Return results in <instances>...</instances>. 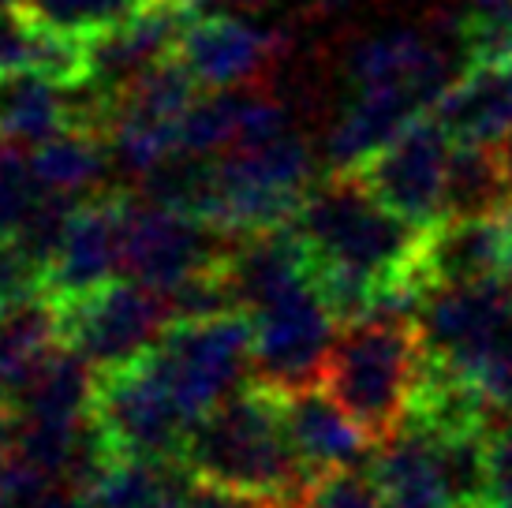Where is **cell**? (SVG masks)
Returning <instances> with one entry per match:
<instances>
[{
	"mask_svg": "<svg viewBox=\"0 0 512 508\" xmlns=\"http://www.w3.org/2000/svg\"><path fill=\"white\" fill-rule=\"evenodd\" d=\"M292 228L311 254L322 296L344 325L370 318L389 288L423 284L415 266L427 228L385 210L356 172H333L311 184Z\"/></svg>",
	"mask_w": 512,
	"mask_h": 508,
	"instance_id": "6da1fadb",
	"label": "cell"
},
{
	"mask_svg": "<svg viewBox=\"0 0 512 508\" xmlns=\"http://www.w3.org/2000/svg\"><path fill=\"white\" fill-rule=\"evenodd\" d=\"M180 460L199 479L270 497L288 508H299L314 482L288 441L281 396L262 381H247L195 419Z\"/></svg>",
	"mask_w": 512,
	"mask_h": 508,
	"instance_id": "7a4b0ae2",
	"label": "cell"
},
{
	"mask_svg": "<svg viewBox=\"0 0 512 508\" xmlns=\"http://www.w3.org/2000/svg\"><path fill=\"white\" fill-rule=\"evenodd\" d=\"M419 370L423 344L412 318H363L337 333L326 355L322 389L378 445L408 419Z\"/></svg>",
	"mask_w": 512,
	"mask_h": 508,
	"instance_id": "3957f363",
	"label": "cell"
},
{
	"mask_svg": "<svg viewBox=\"0 0 512 508\" xmlns=\"http://www.w3.org/2000/svg\"><path fill=\"white\" fill-rule=\"evenodd\" d=\"M311 176V150L292 131L232 146L210 157V187L199 217L232 240L292 225L314 184Z\"/></svg>",
	"mask_w": 512,
	"mask_h": 508,
	"instance_id": "277c9868",
	"label": "cell"
},
{
	"mask_svg": "<svg viewBox=\"0 0 512 508\" xmlns=\"http://www.w3.org/2000/svg\"><path fill=\"white\" fill-rule=\"evenodd\" d=\"M146 359L195 423L225 396L243 389L247 378H255L251 318L228 311L199 322H172Z\"/></svg>",
	"mask_w": 512,
	"mask_h": 508,
	"instance_id": "5b68a950",
	"label": "cell"
},
{
	"mask_svg": "<svg viewBox=\"0 0 512 508\" xmlns=\"http://www.w3.org/2000/svg\"><path fill=\"white\" fill-rule=\"evenodd\" d=\"M247 318H251V348H255V381L273 389L322 385L326 355L337 340L333 325L341 318L322 296L314 269L266 296L247 311Z\"/></svg>",
	"mask_w": 512,
	"mask_h": 508,
	"instance_id": "8992f818",
	"label": "cell"
},
{
	"mask_svg": "<svg viewBox=\"0 0 512 508\" xmlns=\"http://www.w3.org/2000/svg\"><path fill=\"white\" fill-rule=\"evenodd\" d=\"M49 303L57 311L60 344L83 355L94 370L124 367L146 355L172 325L169 299L131 277Z\"/></svg>",
	"mask_w": 512,
	"mask_h": 508,
	"instance_id": "52a82bcc",
	"label": "cell"
},
{
	"mask_svg": "<svg viewBox=\"0 0 512 508\" xmlns=\"http://www.w3.org/2000/svg\"><path fill=\"white\" fill-rule=\"evenodd\" d=\"M415 333L430 367L468 385L479 359L512 333V277L427 288L415 307Z\"/></svg>",
	"mask_w": 512,
	"mask_h": 508,
	"instance_id": "ba28073f",
	"label": "cell"
},
{
	"mask_svg": "<svg viewBox=\"0 0 512 508\" xmlns=\"http://www.w3.org/2000/svg\"><path fill=\"white\" fill-rule=\"evenodd\" d=\"M94 423L101 426L116 456L143 460H180L191 430V419L176 404L169 385L157 378L146 355L124 367L98 370Z\"/></svg>",
	"mask_w": 512,
	"mask_h": 508,
	"instance_id": "9c48e42d",
	"label": "cell"
},
{
	"mask_svg": "<svg viewBox=\"0 0 512 508\" xmlns=\"http://www.w3.org/2000/svg\"><path fill=\"white\" fill-rule=\"evenodd\" d=\"M232 236L195 213L172 210L150 198H128L124 217V277L169 296L172 288L214 269Z\"/></svg>",
	"mask_w": 512,
	"mask_h": 508,
	"instance_id": "30bf717a",
	"label": "cell"
},
{
	"mask_svg": "<svg viewBox=\"0 0 512 508\" xmlns=\"http://www.w3.org/2000/svg\"><path fill=\"white\" fill-rule=\"evenodd\" d=\"M453 139L430 116H415L397 139L363 161L356 176L385 210L400 213L419 228L445 221V172Z\"/></svg>",
	"mask_w": 512,
	"mask_h": 508,
	"instance_id": "8fae6325",
	"label": "cell"
},
{
	"mask_svg": "<svg viewBox=\"0 0 512 508\" xmlns=\"http://www.w3.org/2000/svg\"><path fill=\"white\" fill-rule=\"evenodd\" d=\"M124 217L128 195L101 191L83 198L68 217L57 254L42 273L45 296L68 299L116 281V273H124Z\"/></svg>",
	"mask_w": 512,
	"mask_h": 508,
	"instance_id": "7c38bea8",
	"label": "cell"
},
{
	"mask_svg": "<svg viewBox=\"0 0 512 508\" xmlns=\"http://www.w3.org/2000/svg\"><path fill=\"white\" fill-rule=\"evenodd\" d=\"M191 8L184 0H146L139 12L124 19L120 27L94 34L86 42L90 53V83H98L109 94H120L128 83H135L143 71L161 64L176 53V45L191 27Z\"/></svg>",
	"mask_w": 512,
	"mask_h": 508,
	"instance_id": "4fadbf2b",
	"label": "cell"
},
{
	"mask_svg": "<svg viewBox=\"0 0 512 508\" xmlns=\"http://www.w3.org/2000/svg\"><path fill=\"white\" fill-rule=\"evenodd\" d=\"M277 53H281L277 30L255 27L232 12L191 19V27L176 45L180 64L195 75V83L210 86V90L247 86L270 68Z\"/></svg>",
	"mask_w": 512,
	"mask_h": 508,
	"instance_id": "5bb4252c",
	"label": "cell"
},
{
	"mask_svg": "<svg viewBox=\"0 0 512 508\" xmlns=\"http://www.w3.org/2000/svg\"><path fill=\"white\" fill-rule=\"evenodd\" d=\"M419 281L434 284H468L486 277H512V240L498 213L490 217H460L427 228L419 251Z\"/></svg>",
	"mask_w": 512,
	"mask_h": 508,
	"instance_id": "9a60e30c",
	"label": "cell"
},
{
	"mask_svg": "<svg viewBox=\"0 0 512 508\" xmlns=\"http://www.w3.org/2000/svg\"><path fill=\"white\" fill-rule=\"evenodd\" d=\"M281 396V415H285V430L296 456L314 479L326 471H341V467H356L363 460L367 445V430L348 415V411L322 389V385H307V389H277Z\"/></svg>",
	"mask_w": 512,
	"mask_h": 508,
	"instance_id": "2e32d148",
	"label": "cell"
},
{
	"mask_svg": "<svg viewBox=\"0 0 512 508\" xmlns=\"http://www.w3.org/2000/svg\"><path fill=\"white\" fill-rule=\"evenodd\" d=\"M427 116L453 142L501 146L512 135V60L471 64Z\"/></svg>",
	"mask_w": 512,
	"mask_h": 508,
	"instance_id": "e0dca14e",
	"label": "cell"
},
{
	"mask_svg": "<svg viewBox=\"0 0 512 508\" xmlns=\"http://www.w3.org/2000/svg\"><path fill=\"white\" fill-rule=\"evenodd\" d=\"M415 116H423V105L412 94L356 90V98L348 101V109L326 139L329 172H356L363 161H370L382 146L397 139Z\"/></svg>",
	"mask_w": 512,
	"mask_h": 508,
	"instance_id": "ac0fdd59",
	"label": "cell"
},
{
	"mask_svg": "<svg viewBox=\"0 0 512 508\" xmlns=\"http://www.w3.org/2000/svg\"><path fill=\"white\" fill-rule=\"evenodd\" d=\"M370 475L382 486L389 508H449L434 460V441L423 426L404 423L397 434L378 441Z\"/></svg>",
	"mask_w": 512,
	"mask_h": 508,
	"instance_id": "d6986e66",
	"label": "cell"
},
{
	"mask_svg": "<svg viewBox=\"0 0 512 508\" xmlns=\"http://www.w3.org/2000/svg\"><path fill=\"white\" fill-rule=\"evenodd\" d=\"M72 124L68 86L45 79L38 71L0 75V142L34 150Z\"/></svg>",
	"mask_w": 512,
	"mask_h": 508,
	"instance_id": "ffe728a7",
	"label": "cell"
},
{
	"mask_svg": "<svg viewBox=\"0 0 512 508\" xmlns=\"http://www.w3.org/2000/svg\"><path fill=\"white\" fill-rule=\"evenodd\" d=\"M195 471L184 460L116 456L90 490L94 508H180Z\"/></svg>",
	"mask_w": 512,
	"mask_h": 508,
	"instance_id": "44dd1931",
	"label": "cell"
},
{
	"mask_svg": "<svg viewBox=\"0 0 512 508\" xmlns=\"http://www.w3.org/2000/svg\"><path fill=\"white\" fill-rule=\"evenodd\" d=\"M30 169L34 180L53 195H101V180L109 172V142L94 131L64 127L30 150Z\"/></svg>",
	"mask_w": 512,
	"mask_h": 508,
	"instance_id": "7402d4cb",
	"label": "cell"
},
{
	"mask_svg": "<svg viewBox=\"0 0 512 508\" xmlns=\"http://www.w3.org/2000/svg\"><path fill=\"white\" fill-rule=\"evenodd\" d=\"M512 198L501 146L453 142L449 172H445V221L460 217H490Z\"/></svg>",
	"mask_w": 512,
	"mask_h": 508,
	"instance_id": "603a6c76",
	"label": "cell"
},
{
	"mask_svg": "<svg viewBox=\"0 0 512 508\" xmlns=\"http://www.w3.org/2000/svg\"><path fill=\"white\" fill-rule=\"evenodd\" d=\"M15 4L42 27L75 38H94L131 19L146 0H15Z\"/></svg>",
	"mask_w": 512,
	"mask_h": 508,
	"instance_id": "cb8c5ba5",
	"label": "cell"
},
{
	"mask_svg": "<svg viewBox=\"0 0 512 508\" xmlns=\"http://www.w3.org/2000/svg\"><path fill=\"white\" fill-rule=\"evenodd\" d=\"M449 23L460 30L471 64L512 60V0H453Z\"/></svg>",
	"mask_w": 512,
	"mask_h": 508,
	"instance_id": "d4e9b609",
	"label": "cell"
},
{
	"mask_svg": "<svg viewBox=\"0 0 512 508\" xmlns=\"http://www.w3.org/2000/svg\"><path fill=\"white\" fill-rule=\"evenodd\" d=\"M42 191L30 169V154H23V146L0 142V240H12L19 232Z\"/></svg>",
	"mask_w": 512,
	"mask_h": 508,
	"instance_id": "484cf974",
	"label": "cell"
},
{
	"mask_svg": "<svg viewBox=\"0 0 512 508\" xmlns=\"http://www.w3.org/2000/svg\"><path fill=\"white\" fill-rule=\"evenodd\" d=\"M299 508H389L385 505L382 486L374 482V475L356 471V467H341V471H326L311 482L307 497L299 501Z\"/></svg>",
	"mask_w": 512,
	"mask_h": 508,
	"instance_id": "4316f807",
	"label": "cell"
},
{
	"mask_svg": "<svg viewBox=\"0 0 512 508\" xmlns=\"http://www.w3.org/2000/svg\"><path fill=\"white\" fill-rule=\"evenodd\" d=\"M42 296V266L15 240H0V318Z\"/></svg>",
	"mask_w": 512,
	"mask_h": 508,
	"instance_id": "83f0119b",
	"label": "cell"
},
{
	"mask_svg": "<svg viewBox=\"0 0 512 508\" xmlns=\"http://www.w3.org/2000/svg\"><path fill=\"white\" fill-rule=\"evenodd\" d=\"M486 456H490V508H512V411L486 415Z\"/></svg>",
	"mask_w": 512,
	"mask_h": 508,
	"instance_id": "f1b7e54d",
	"label": "cell"
},
{
	"mask_svg": "<svg viewBox=\"0 0 512 508\" xmlns=\"http://www.w3.org/2000/svg\"><path fill=\"white\" fill-rule=\"evenodd\" d=\"M15 508H94L90 494H83L72 482H42L38 490H30Z\"/></svg>",
	"mask_w": 512,
	"mask_h": 508,
	"instance_id": "f546056e",
	"label": "cell"
},
{
	"mask_svg": "<svg viewBox=\"0 0 512 508\" xmlns=\"http://www.w3.org/2000/svg\"><path fill=\"white\" fill-rule=\"evenodd\" d=\"M501 161H505V176H509V187H512V135L501 142Z\"/></svg>",
	"mask_w": 512,
	"mask_h": 508,
	"instance_id": "4dcf8cb0",
	"label": "cell"
},
{
	"mask_svg": "<svg viewBox=\"0 0 512 508\" xmlns=\"http://www.w3.org/2000/svg\"><path fill=\"white\" fill-rule=\"evenodd\" d=\"M232 4H258V0H232Z\"/></svg>",
	"mask_w": 512,
	"mask_h": 508,
	"instance_id": "1f68e13d",
	"label": "cell"
}]
</instances>
